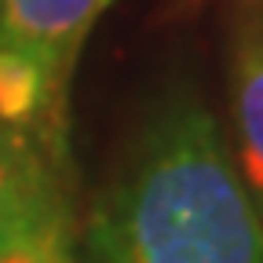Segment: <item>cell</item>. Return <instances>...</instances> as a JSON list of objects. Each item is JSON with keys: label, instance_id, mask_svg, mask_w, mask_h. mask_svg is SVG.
Returning <instances> with one entry per match:
<instances>
[{"label": "cell", "instance_id": "obj_2", "mask_svg": "<svg viewBox=\"0 0 263 263\" xmlns=\"http://www.w3.org/2000/svg\"><path fill=\"white\" fill-rule=\"evenodd\" d=\"M114 0H0V41L33 55L66 91L91 26Z\"/></svg>", "mask_w": 263, "mask_h": 263}, {"label": "cell", "instance_id": "obj_4", "mask_svg": "<svg viewBox=\"0 0 263 263\" xmlns=\"http://www.w3.org/2000/svg\"><path fill=\"white\" fill-rule=\"evenodd\" d=\"M0 263H77L73 219L55 176L0 238Z\"/></svg>", "mask_w": 263, "mask_h": 263}, {"label": "cell", "instance_id": "obj_5", "mask_svg": "<svg viewBox=\"0 0 263 263\" xmlns=\"http://www.w3.org/2000/svg\"><path fill=\"white\" fill-rule=\"evenodd\" d=\"M66 91L51 81L44 66L15 44L0 41V121L29 139L41 121L59 124Z\"/></svg>", "mask_w": 263, "mask_h": 263}, {"label": "cell", "instance_id": "obj_1", "mask_svg": "<svg viewBox=\"0 0 263 263\" xmlns=\"http://www.w3.org/2000/svg\"><path fill=\"white\" fill-rule=\"evenodd\" d=\"M99 263H263V212L219 124L197 103L161 110L91 219Z\"/></svg>", "mask_w": 263, "mask_h": 263}, {"label": "cell", "instance_id": "obj_3", "mask_svg": "<svg viewBox=\"0 0 263 263\" xmlns=\"http://www.w3.org/2000/svg\"><path fill=\"white\" fill-rule=\"evenodd\" d=\"M230 114H234V164L263 212V4L245 15L230 59Z\"/></svg>", "mask_w": 263, "mask_h": 263}, {"label": "cell", "instance_id": "obj_6", "mask_svg": "<svg viewBox=\"0 0 263 263\" xmlns=\"http://www.w3.org/2000/svg\"><path fill=\"white\" fill-rule=\"evenodd\" d=\"M51 176L55 172L29 146V139L0 121V238L11 230V223L26 212V205Z\"/></svg>", "mask_w": 263, "mask_h": 263}]
</instances>
